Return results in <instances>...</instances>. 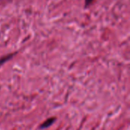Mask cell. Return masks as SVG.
<instances>
[{
	"instance_id": "cell-1",
	"label": "cell",
	"mask_w": 130,
	"mask_h": 130,
	"mask_svg": "<svg viewBox=\"0 0 130 130\" xmlns=\"http://www.w3.org/2000/svg\"><path fill=\"white\" fill-rule=\"evenodd\" d=\"M56 121V118L55 117H51V118H49V119H47L45 122H43L41 125H40V129H45V128H48L49 126H50L54 122Z\"/></svg>"
},
{
	"instance_id": "cell-2",
	"label": "cell",
	"mask_w": 130,
	"mask_h": 130,
	"mask_svg": "<svg viewBox=\"0 0 130 130\" xmlns=\"http://www.w3.org/2000/svg\"><path fill=\"white\" fill-rule=\"evenodd\" d=\"M13 56H14V53H11V54L6 55V56H5L2 57V58L0 59V65H2V64L5 63V62H7V61H8V59H10Z\"/></svg>"
},
{
	"instance_id": "cell-3",
	"label": "cell",
	"mask_w": 130,
	"mask_h": 130,
	"mask_svg": "<svg viewBox=\"0 0 130 130\" xmlns=\"http://www.w3.org/2000/svg\"><path fill=\"white\" fill-rule=\"evenodd\" d=\"M93 2H94V0H85V7H88Z\"/></svg>"
}]
</instances>
